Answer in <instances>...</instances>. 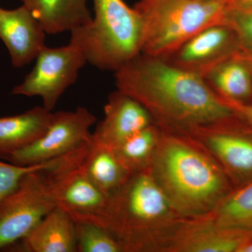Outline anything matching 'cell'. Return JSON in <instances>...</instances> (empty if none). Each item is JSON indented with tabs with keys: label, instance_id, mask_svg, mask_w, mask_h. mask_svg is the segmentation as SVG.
I'll list each match as a JSON object with an SVG mask.
<instances>
[{
	"label": "cell",
	"instance_id": "1",
	"mask_svg": "<svg viewBox=\"0 0 252 252\" xmlns=\"http://www.w3.org/2000/svg\"><path fill=\"white\" fill-rule=\"evenodd\" d=\"M115 73L118 90L167 128L193 130L234 117L203 77L140 53Z\"/></svg>",
	"mask_w": 252,
	"mask_h": 252
},
{
	"label": "cell",
	"instance_id": "2",
	"mask_svg": "<svg viewBox=\"0 0 252 252\" xmlns=\"http://www.w3.org/2000/svg\"><path fill=\"white\" fill-rule=\"evenodd\" d=\"M90 23L70 32L69 43L87 63L100 70L117 72L142 52L143 24L138 11L124 0H93Z\"/></svg>",
	"mask_w": 252,
	"mask_h": 252
},
{
	"label": "cell",
	"instance_id": "3",
	"mask_svg": "<svg viewBox=\"0 0 252 252\" xmlns=\"http://www.w3.org/2000/svg\"><path fill=\"white\" fill-rule=\"evenodd\" d=\"M155 158V170L170 205L185 213L206 210L224 190V177L203 154L167 137Z\"/></svg>",
	"mask_w": 252,
	"mask_h": 252
},
{
	"label": "cell",
	"instance_id": "4",
	"mask_svg": "<svg viewBox=\"0 0 252 252\" xmlns=\"http://www.w3.org/2000/svg\"><path fill=\"white\" fill-rule=\"evenodd\" d=\"M143 24L142 52L165 59L207 26L225 22L227 3L205 0H140L134 6Z\"/></svg>",
	"mask_w": 252,
	"mask_h": 252
},
{
	"label": "cell",
	"instance_id": "5",
	"mask_svg": "<svg viewBox=\"0 0 252 252\" xmlns=\"http://www.w3.org/2000/svg\"><path fill=\"white\" fill-rule=\"evenodd\" d=\"M90 140L58 158L52 168L53 191L56 207L67 212L75 223H92L107 230L109 198L81 166Z\"/></svg>",
	"mask_w": 252,
	"mask_h": 252
},
{
	"label": "cell",
	"instance_id": "6",
	"mask_svg": "<svg viewBox=\"0 0 252 252\" xmlns=\"http://www.w3.org/2000/svg\"><path fill=\"white\" fill-rule=\"evenodd\" d=\"M28 172L0 202V250L24 238L56 207L52 167Z\"/></svg>",
	"mask_w": 252,
	"mask_h": 252
},
{
	"label": "cell",
	"instance_id": "7",
	"mask_svg": "<svg viewBox=\"0 0 252 252\" xmlns=\"http://www.w3.org/2000/svg\"><path fill=\"white\" fill-rule=\"evenodd\" d=\"M34 61L32 69L14 86L11 94L39 97L43 107L52 112L63 94L77 81L87 61L81 50L71 43L56 48L45 46Z\"/></svg>",
	"mask_w": 252,
	"mask_h": 252
},
{
	"label": "cell",
	"instance_id": "8",
	"mask_svg": "<svg viewBox=\"0 0 252 252\" xmlns=\"http://www.w3.org/2000/svg\"><path fill=\"white\" fill-rule=\"evenodd\" d=\"M97 121L86 107L54 113L44 134L26 148L1 158L20 166H31L65 155L90 140V128Z\"/></svg>",
	"mask_w": 252,
	"mask_h": 252
},
{
	"label": "cell",
	"instance_id": "9",
	"mask_svg": "<svg viewBox=\"0 0 252 252\" xmlns=\"http://www.w3.org/2000/svg\"><path fill=\"white\" fill-rule=\"evenodd\" d=\"M240 51L235 31L229 25L222 22L198 32L163 59L176 67L203 77Z\"/></svg>",
	"mask_w": 252,
	"mask_h": 252
},
{
	"label": "cell",
	"instance_id": "10",
	"mask_svg": "<svg viewBox=\"0 0 252 252\" xmlns=\"http://www.w3.org/2000/svg\"><path fill=\"white\" fill-rule=\"evenodd\" d=\"M46 34L26 6L14 9L0 6V39L9 51L14 67H24L36 59L46 46Z\"/></svg>",
	"mask_w": 252,
	"mask_h": 252
},
{
	"label": "cell",
	"instance_id": "11",
	"mask_svg": "<svg viewBox=\"0 0 252 252\" xmlns=\"http://www.w3.org/2000/svg\"><path fill=\"white\" fill-rule=\"evenodd\" d=\"M104 111V119L91 137L113 149L154 122L152 116L140 102L118 89L109 96Z\"/></svg>",
	"mask_w": 252,
	"mask_h": 252
},
{
	"label": "cell",
	"instance_id": "12",
	"mask_svg": "<svg viewBox=\"0 0 252 252\" xmlns=\"http://www.w3.org/2000/svg\"><path fill=\"white\" fill-rule=\"evenodd\" d=\"M234 117L195 129L205 134L210 148L231 175L252 180V133L235 127Z\"/></svg>",
	"mask_w": 252,
	"mask_h": 252
},
{
	"label": "cell",
	"instance_id": "13",
	"mask_svg": "<svg viewBox=\"0 0 252 252\" xmlns=\"http://www.w3.org/2000/svg\"><path fill=\"white\" fill-rule=\"evenodd\" d=\"M21 241L23 252H77L75 222L56 207Z\"/></svg>",
	"mask_w": 252,
	"mask_h": 252
},
{
	"label": "cell",
	"instance_id": "14",
	"mask_svg": "<svg viewBox=\"0 0 252 252\" xmlns=\"http://www.w3.org/2000/svg\"><path fill=\"white\" fill-rule=\"evenodd\" d=\"M222 99L250 103L252 99V58L239 51L203 77Z\"/></svg>",
	"mask_w": 252,
	"mask_h": 252
},
{
	"label": "cell",
	"instance_id": "15",
	"mask_svg": "<svg viewBox=\"0 0 252 252\" xmlns=\"http://www.w3.org/2000/svg\"><path fill=\"white\" fill-rule=\"evenodd\" d=\"M46 34L72 31L91 22L93 16L86 0H21Z\"/></svg>",
	"mask_w": 252,
	"mask_h": 252
},
{
	"label": "cell",
	"instance_id": "16",
	"mask_svg": "<svg viewBox=\"0 0 252 252\" xmlns=\"http://www.w3.org/2000/svg\"><path fill=\"white\" fill-rule=\"evenodd\" d=\"M53 116L54 113L42 106L0 118V158L26 148L40 138Z\"/></svg>",
	"mask_w": 252,
	"mask_h": 252
},
{
	"label": "cell",
	"instance_id": "17",
	"mask_svg": "<svg viewBox=\"0 0 252 252\" xmlns=\"http://www.w3.org/2000/svg\"><path fill=\"white\" fill-rule=\"evenodd\" d=\"M81 166L94 185L109 198L117 193L131 175L114 149L98 143L92 137Z\"/></svg>",
	"mask_w": 252,
	"mask_h": 252
},
{
	"label": "cell",
	"instance_id": "18",
	"mask_svg": "<svg viewBox=\"0 0 252 252\" xmlns=\"http://www.w3.org/2000/svg\"><path fill=\"white\" fill-rule=\"evenodd\" d=\"M245 233L215 227H194L182 235L175 249L188 252H238L246 243Z\"/></svg>",
	"mask_w": 252,
	"mask_h": 252
},
{
	"label": "cell",
	"instance_id": "19",
	"mask_svg": "<svg viewBox=\"0 0 252 252\" xmlns=\"http://www.w3.org/2000/svg\"><path fill=\"white\" fill-rule=\"evenodd\" d=\"M217 224L245 234L252 230V181L223 200L219 208Z\"/></svg>",
	"mask_w": 252,
	"mask_h": 252
},
{
	"label": "cell",
	"instance_id": "20",
	"mask_svg": "<svg viewBox=\"0 0 252 252\" xmlns=\"http://www.w3.org/2000/svg\"><path fill=\"white\" fill-rule=\"evenodd\" d=\"M156 142L157 130L152 124L126 139L114 151L129 173H135L144 170Z\"/></svg>",
	"mask_w": 252,
	"mask_h": 252
},
{
	"label": "cell",
	"instance_id": "21",
	"mask_svg": "<svg viewBox=\"0 0 252 252\" xmlns=\"http://www.w3.org/2000/svg\"><path fill=\"white\" fill-rule=\"evenodd\" d=\"M75 225L77 252L124 251L117 238L102 227L88 223H75Z\"/></svg>",
	"mask_w": 252,
	"mask_h": 252
},
{
	"label": "cell",
	"instance_id": "22",
	"mask_svg": "<svg viewBox=\"0 0 252 252\" xmlns=\"http://www.w3.org/2000/svg\"><path fill=\"white\" fill-rule=\"evenodd\" d=\"M225 22L235 31L240 52L252 58V10L237 11L228 9Z\"/></svg>",
	"mask_w": 252,
	"mask_h": 252
},
{
	"label": "cell",
	"instance_id": "23",
	"mask_svg": "<svg viewBox=\"0 0 252 252\" xmlns=\"http://www.w3.org/2000/svg\"><path fill=\"white\" fill-rule=\"evenodd\" d=\"M54 160L53 159L31 166H20L0 160V202L16 189L23 176L28 172L49 167Z\"/></svg>",
	"mask_w": 252,
	"mask_h": 252
},
{
	"label": "cell",
	"instance_id": "24",
	"mask_svg": "<svg viewBox=\"0 0 252 252\" xmlns=\"http://www.w3.org/2000/svg\"><path fill=\"white\" fill-rule=\"evenodd\" d=\"M223 100L231 109L235 117L242 119L249 125L252 126V103H243L224 99Z\"/></svg>",
	"mask_w": 252,
	"mask_h": 252
},
{
	"label": "cell",
	"instance_id": "25",
	"mask_svg": "<svg viewBox=\"0 0 252 252\" xmlns=\"http://www.w3.org/2000/svg\"><path fill=\"white\" fill-rule=\"evenodd\" d=\"M227 6L231 10L250 11L252 10V0H229Z\"/></svg>",
	"mask_w": 252,
	"mask_h": 252
},
{
	"label": "cell",
	"instance_id": "26",
	"mask_svg": "<svg viewBox=\"0 0 252 252\" xmlns=\"http://www.w3.org/2000/svg\"><path fill=\"white\" fill-rule=\"evenodd\" d=\"M238 252H252V240L251 242H247L244 244L243 246L239 250Z\"/></svg>",
	"mask_w": 252,
	"mask_h": 252
},
{
	"label": "cell",
	"instance_id": "27",
	"mask_svg": "<svg viewBox=\"0 0 252 252\" xmlns=\"http://www.w3.org/2000/svg\"><path fill=\"white\" fill-rule=\"evenodd\" d=\"M205 1H217V2L227 3L229 0H205Z\"/></svg>",
	"mask_w": 252,
	"mask_h": 252
}]
</instances>
